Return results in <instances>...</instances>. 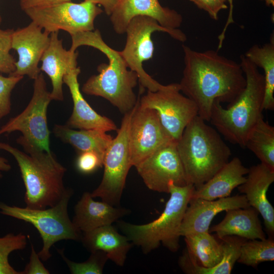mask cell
<instances>
[{"label": "cell", "instance_id": "cb8c5ba5", "mask_svg": "<svg viewBox=\"0 0 274 274\" xmlns=\"http://www.w3.org/2000/svg\"><path fill=\"white\" fill-rule=\"evenodd\" d=\"M258 212L254 208H237L226 211L224 219L212 227L219 238L226 236H237L247 240L264 239L266 235L259 220Z\"/></svg>", "mask_w": 274, "mask_h": 274}, {"label": "cell", "instance_id": "f546056e", "mask_svg": "<svg viewBox=\"0 0 274 274\" xmlns=\"http://www.w3.org/2000/svg\"><path fill=\"white\" fill-rule=\"evenodd\" d=\"M274 260V240L272 237L264 239L246 240L242 244L237 262L256 267L263 262Z\"/></svg>", "mask_w": 274, "mask_h": 274}, {"label": "cell", "instance_id": "ba28073f", "mask_svg": "<svg viewBox=\"0 0 274 274\" xmlns=\"http://www.w3.org/2000/svg\"><path fill=\"white\" fill-rule=\"evenodd\" d=\"M157 31L166 32L180 42H184L187 40L185 33L179 29H169L162 26L151 17L137 16L130 21L127 26L126 44L123 50L120 51L128 68L137 74L142 87L152 92L161 89L165 86L153 79L143 67V62L153 57L154 47L151 35Z\"/></svg>", "mask_w": 274, "mask_h": 274}, {"label": "cell", "instance_id": "2e32d148", "mask_svg": "<svg viewBox=\"0 0 274 274\" xmlns=\"http://www.w3.org/2000/svg\"><path fill=\"white\" fill-rule=\"evenodd\" d=\"M137 16L151 17L169 29H178L183 22L180 13L162 6L158 0H118L110 15L114 29L119 35L125 33L130 21Z\"/></svg>", "mask_w": 274, "mask_h": 274}, {"label": "cell", "instance_id": "7a4b0ae2", "mask_svg": "<svg viewBox=\"0 0 274 274\" xmlns=\"http://www.w3.org/2000/svg\"><path fill=\"white\" fill-rule=\"evenodd\" d=\"M72 44L69 49L76 52L82 46L95 48L108 58L109 64L97 66L98 75L91 76L83 84L82 91L85 94L100 96L109 101L122 114H125L136 105L138 98L133 91L138 80L137 74L130 70L120 51L108 45L98 29L79 32L71 36Z\"/></svg>", "mask_w": 274, "mask_h": 274}, {"label": "cell", "instance_id": "44dd1931", "mask_svg": "<svg viewBox=\"0 0 274 274\" xmlns=\"http://www.w3.org/2000/svg\"><path fill=\"white\" fill-rule=\"evenodd\" d=\"M129 212L125 208L95 201L90 193L85 192L75 206L72 222L82 232H86L112 224Z\"/></svg>", "mask_w": 274, "mask_h": 274}, {"label": "cell", "instance_id": "7402d4cb", "mask_svg": "<svg viewBox=\"0 0 274 274\" xmlns=\"http://www.w3.org/2000/svg\"><path fill=\"white\" fill-rule=\"evenodd\" d=\"M248 172L240 159L234 157L208 181L195 188L191 198L212 200L229 196L235 188L245 182Z\"/></svg>", "mask_w": 274, "mask_h": 274}, {"label": "cell", "instance_id": "5b68a950", "mask_svg": "<svg viewBox=\"0 0 274 274\" xmlns=\"http://www.w3.org/2000/svg\"><path fill=\"white\" fill-rule=\"evenodd\" d=\"M197 115L177 141L187 184L197 188L210 179L228 161L229 147L218 131Z\"/></svg>", "mask_w": 274, "mask_h": 274}, {"label": "cell", "instance_id": "d4e9b609", "mask_svg": "<svg viewBox=\"0 0 274 274\" xmlns=\"http://www.w3.org/2000/svg\"><path fill=\"white\" fill-rule=\"evenodd\" d=\"M186 248L182 255L191 263L205 268L217 265L223 255L222 243L209 232L191 233L184 236Z\"/></svg>", "mask_w": 274, "mask_h": 274}, {"label": "cell", "instance_id": "ffe728a7", "mask_svg": "<svg viewBox=\"0 0 274 274\" xmlns=\"http://www.w3.org/2000/svg\"><path fill=\"white\" fill-rule=\"evenodd\" d=\"M78 55V52H73L64 48L62 40L58 37V31L50 34L49 44L41 59L40 70L51 80L52 100H63V79L71 69L77 66Z\"/></svg>", "mask_w": 274, "mask_h": 274}, {"label": "cell", "instance_id": "ab89813d", "mask_svg": "<svg viewBox=\"0 0 274 274\" xmlns=\"http://www.w3.org/2000/svg\"><path fill=\"white\" fill-rule=\"evenodd\" d=\"M222 1L224 3H226V2H228L230 5V9H229V15H228V17L226 23L225 25V26L222 32L218 37L219 41L221 43L223 42L224 40L225 32L226 31V29H227L228 25L234 22V21L233 20V17H232V11H233L232 1L233 0H222Z\"/></svg>", "mask_w": 274, "mask_h": 274}, {"label": "cell", "instance_id": "5bb4252c", "mask_svg": "<svg viewBox=\"0 0 274 274\" xmlns=\"http://www.w3.org/2000/svg\"><path fill=\"white\" fill-rule=\"evenodd\" d=\"M176 144V141H172L135 166L149 189L168 193V185L171 182L180 186L187 185Z\"/></svg>", "mask_w": 274, "mask_h": 274}, {"label": "cell", "instance_id": "484cf974", "mask_svg": "<svg viewBox=\"0 0 274 274\" xmlns=\"http://www.w3.org/2000/svg\"><path fill=\"white\" fill-rule=\"evenodd\" d=\"M54 135L62 142L68 143L80 153L92 151L102 159L105 152L113 138L104 131L98 129L71 128L65 125L55 124L53 129Z\"/></svg>", "mask_w": 274, "mask_h": 274}, {"label": "cell", "instance_id": "3957f363", "mask_svg": "<svg viewBox=\"0 0 274 274\" xmlns=\"http://www.w3.org/2000/svg\"><path fill=\"white\" fill-rule=\"evenodd\" d=\"M17 142L25 152L2 142L0 150L12 155L18 163L25 187L26 207L45 209L54 206L66 189L63 181L66 168L51 152H46L20 136Z\"/></svg>", "mask_w": 274, "mask_h": 274}, {"label": "cell", "instance_id": "9c48e42d", "mask_svg": "<svg viewBox=\"0 0 274 274\" xmlns=\"http://www.w3.org/2000/svg\"><path fill=\"white\" fill-rule=\"evenodd\" d=\"M133 110L124 114L117 134L105 152L102 180L91 193L93 198H100L102 201L115 207L120 204L126 177L132 166L129 130Z\"/></svg>", "mask_w": 274, "mask_h": 274}, {"label": "cell", "instance_id": "1f68e13d", "mask_svg": "<svg viewBox=\"0 0 274 274\" xmlns=\"http://www.w3.org/2000/svg\"><path fill=\"white\" fill-rule=\"evenodd\" d=\"M27 245L25 235L9 233L0 237V274H21L11 266L8 256L14 251L22 250Z\"/></svg>", "mask_w": 274, "mask_h": 274}, {"label": "cell", "instance_id": "b9f144b4", "mask_svg": "<svg viewBox=\"0 0 274 274\" xmlns=\"http://www.w3.org/2000/svg\"><path fill=\"white\" fill-rule=\"evenodd\" d=\"M264 1L267 6H274V0H261Z\"/></svg>", "mask_w": 274, "mask_h": 274}, {"label": "cell", "instance_id": "ac0fdd59", "mask_svg": "<svg viewBox=\"0 0 274 274\" xmlns=\"http://www.w3.org/2000/svg\"><path fill=\"white\" fill-rule=\"evenodd\" d=\"M245 182L237 187L244 194L250 207L261 215L265 229L273 238L274 234V209L267 197L270 185L274 182V170L260 163L249 168Z\"/></svg>", "mask_w": 274, "mask_h": 274}, {"label": "cell", "instance_id": "8d00e7d4", "mask_svg": "<svg viewBox=\"0 0 274 274\" xmlns=\"http://www.w3.org/2000/svg\"><path fill=\"white\" fill-rule=\"evenodd\" d=\"M38 253L36 252L31 245V253L29 262L23 270L20 271L21 274H49V271L44 266L40 260Z\"/></svg>", "mask_w": 274, "mask_h": 274}, {"label": "cell", "instance_id": "e0dca14e", "mask_svg": "<svg viewBox=\"0 0 274 274\" xmlns=\"http://www.w3.org/2000/svg\"><path fill=\"white\" fill-rule=\"evenodd\" d=\"M249 207L244 194L212 200L191 198L180 227V235L184 236L191 233L209 232L211 222L218 213Z\"/></svg>", "mask_w": 274, "mask_h": 274}, {"label": "cell", "instance_id": "d6986e66", "mask_svg": "<svg viewBox=\"0 0 274 274\" xmlns=\"http://www.w3.org/2000/svg\"><path fill=\"white\" fill-rule=\"evenodd\" d=\"M79 67L71 69L63 77V83L68 87L73 101L72 114L66 125L73 129H98L105 132L118 130L114 122L95 111L83 97L79 87Z\"/></svg>", "mask_w": 274, "mask_h": 274}, {"label": "cell", "instance_id": "4dcf8cb0", "mask_svg": "<svg viewBox=\"0 0 274 274\" xmlns=\"http://www.w3.org/2000/svg\"><path fill=\"white\" fill-rule=\"evenodd\" d=\"M72 274H101L108 259L107 254L101 251L91 252L89 258L83 262L69 260L64 254L63 249H57Z\"/></svg>", "mask_w": 274, "mask_h": 274}, {"label": "cell", "instance_id": "4316f807", "mask_svg": "<svg viewBox=\"0 0 274 274\" xmlns=\"http://www.w3.org/2000/svg\"><path fill=\"white\" fill-rule=\"evenodd\" d=\"M250 61L264 71L265 92L263 110L274 109V36L262 46L254 45L244 55Z\"/></svg>", "mask_w": 274, "mask_h": 274}, {"label": "cell", "instance_id": "9a60e30c", "mask_svg": "<svg viewBox=\"0 0 274 274\" xmlns=\"http://www.w3.org/2000/svg\"><path fill=\"white\" fill-rule=\"evenodd\" d=\"M50 34L31 21L13 31L12 49L17 53L15 71L10 75L27 76L35 80L41 73L39 62L50 42Z\"/></svg>", "mask_w": 274, "mask_h": 274}, {"label": "cell", "instance_id": "d590c367", "mask_svg": "<svg viewBox=\"0 0 274 274\" xmlns=\"http://www.w3.org/2000/svg\"><path fill=\"white\" fill-rule=\"evenodd\" d=\"M197 8L206 12L210 17L217 20L220 11L226 9L228 7L225 3L222 0H189Z\"/></svg>", "mask_w": 274, "mask_h": 274}, {"label": "cell", "instance_id": "7c38bea8", "mask_svg": "<svg viewBox=\"0 0 274 274\" xmlns=\"http://www.w3.org/2000/svg\"><path fill=\"white\" fill-rule=\"evenodd\" d=\"M139 105L155 110L172 139L180 138L186 126L198 115L195 103L180 91L179 83H172L156 91L148 90L139 99Z\"/></svg>", "mask_w": 274, "mask_h": 274}, {"label": "cell", "instance_id": "83f0119b", "mask_svg": "<svg viewBox=\"0 0 274 274\" xmlns=\"http://www.w3.org/2000/svg\"><path fill=\"white\" fill-rule=\"evenodd\" d=\"M223 250V258L217 265L205 268L191 263L182 255L178 263L182 271L188 274H230L240 254L243 243L247 240L234 235L226 236L221 238Z\"/></svg>", "mask_w": 274, "mask_h": 274}, {"label": "cell", "instance_id": "52a82bcc", "mask_svg": "<svg viewBox=\"0 0 274 274\" xmlns=\"http://www.w3.org/2000/svg\"><path fill=\"white\" fill-rule=\"evenodd\" d=\"M73 191L66 188L62 198L54 206L45 209H33L8 206L0 202V212L5 215L23 220L33 225L43 241V247L38 253L43 261L49 260L50 249L61 240L81 241L82 233L69 218L68 204Z\"/></svg>", "mask_w": 274, "mask_h": 274}, {"label": "cell", "instance_id": "60d3db41", "mask_svg": "<svg viewBox=\"0 0 274 274\" xmlns=\"http://www.w3.org/2000/svg\"><path fill=\"white\" fill-rule=\"evenodd\" d=\"M11 168V165L8 163V160L3 157H0V171L8 172ZM2 175L0 173V179Z\"/></svg>", "mask_w": 274, "mask_h": 274}, {"label": "cell", "instance_id": "836d02e7", "mask_svg": "<svg viewBox=\"0 0 274 274\" xmlns=\"http://www.w3.org/2000/svg\"><path fill=\"white\" fill-rule=\"evenodd\" d=\"M23 78V76L5 77L0 75V120L10 113L11 92Z\"/></svg>", "mask_w": 274, "mask_h": 274}, {"label": "cell", "instance_id": "603a6c76", "mask_svg": "<svg viewBox=\"0 0 274 274\" xmlns=\"http://www.w3.org/2000/svg\"><path fill=\"white\" fill-rule=\"evenodd\" d=\"M81 241L87 250L105 252L109 260L119 266L124 265L127 253L133 245L127 237L119 233L112 224L83 232Z\"/></svg>", "mask_w": 274, "mask_h": 274}, {"label": "cell", "instance_id": "30bf717a", "mask_svg": "<svg viewBox=\"0 0 274 274\" xmlns=\"http://www.w3.org/2000/svg\"><path fill=\"white\" fill-rule=\"evenodd\" d=\"M24 11L31 21L44 31L51 33L62 30L70 36L94 30V20L102 13L97 4L89 0L30 8Z\"/></svg>", "mask_w": 274, "mask_h": 274}, {"label": "cell", "instance_id": "4fadbf2b", "mask_svg": "<svg viewBox=\"0 0 274 274\" xmlns=\"http://www.w3.org/2000/svg\"><path fill=\"white\" fill-rule=\"evenodd\" d=\"M174 141L162 125L156 111L141 106L138 98L133 110L129 130L132 166L135 167L159 148Z\"/></svg>", "mask_w": 274, "mask_h": 274}, {"label": "cell", "instance_id": "8992f818", "mask_svg": "<svg viewBox=\"0 0 274 274\" xmlns=\"http://www.w3.org/2000/svg\"><path fill=\"white\" fill-rule=\"evenodd\" d=\"M170 197L158 218L151 222L137 225L122 221L118 226L128 239L145 254L158 248L161 244L172 252L180 248V227L195 187L168 184Z\"/></svg>", "mask_w": 274, "mask_h": 274}, {"label": "cell", "instance_id": "d6a6232c", "mask_svg": "<svg viewBox=\"0 0 274 274\" xmlns=\"http://www.w3.org/2000/svg\"><path fill=\"white\" fill-rule=\"evenodd\" d=\"M14 30L0 28V72L11 75L15 71L16 60L11 54L12 36Z\"/></svg>", "mask_w": 274, "mask_h": 274}, {"label": "cell", "instance_id": "6da1fadb", "mask_svg": "<svg viewBox=\"0 0 274 274\" xmlns=\"http://www.w3.org/2000/svg\"><path fill=\"white\" fill-rule=\"evenodd\" d=\"M182 48L185 66L180 91L195 103L198 115L209 122L215 101L230 103L245 88L244 73L240 63L218 51H197L184 44Z\"/></svg>", "mask_w": 274, "mask_h": 274}, {"label": "cell", "instance_id": "f35d334b", "mask_svg": "<svg viewBox=\"0 0 274 274\" xmlns=\"http://www.w3.org/2000/svg\"><path fill=\"white\" fill-rule=\"evenodd\" d=\"M101 6L107 15L110 16L115 8L118 0H89Z\"/></svg>", "mask_w": 274, "mask_h": 274}, {"label": "cell", "instance_id": "74e56055", "mask_svg": "<svg viewBox=\"0 0 274 274\" xmlns=\"http://www.w3.org/2000/svg\"><path fill=\"white\" fill-rule=\"evenodd\" d=\"M72 0H20V6L23 11L33 7L51 6Z\"/></svg>", "mask_w": 274, "mask_h": 274}, {"label": "cell", "instance_id": "8fae6325", "mask_svg": "<svg viewBox=\"0 0 274 274\" xmlns=\"http://www.w3.org/2000/svg\"><path fill=\"white\" fill-rule=\"evenodd\" d=\"M52 100L44 75L41 73L34 80L31 99L24 110L0 128V135L20 131L21 138L48 152L50 131L47 124L48 106Z\"/></svg>", "mask_w": 274, "mask_h": 274}, {"label": "cell", "instance_id": "277c9868", "mask_svg": "<svg viewBox=\"0 0 274 274\" xmlns=\"http://www.w3.org/2000/svg\"><path fill=\"white\" fill-rule=\"evenodd\" d=\"M246 85L237 97L226 108L216 100L213 104L210 123L229 142L245 148L247 137L263 117L265 92L264 75L244 55L240 56Z\"/></svg>", "mask_w": 274, "mask_h": 274}, {"label": "cell", "instance_id": "7bdbcfd3", "mask_svg": "<svg viewBox=\"0 0 274 274\" xmlns=\"http://www.w3.org/2000/svg\"><path fill=\"white\" fill-rule=\"evenodd\" d=\"M1 22H2V17L0 14V24L1 23Z\"/></svg>", "mask_w": 274, "mask_h": 274}, {"label": "cell", "instance_id": "f1b7e54d", "mask_svg": "<svg viewBox=\"0 0 274 274\" xmlns=\"http://www.w3.org/2000/svg\"><path fill=\"white\" fill-rule=\"evenodd\" d=\"M245 148L251 151L260 160L274 170V127L260 118L249 132Z\"/></svg>", "mask_w": 274, "mask_h": 274}, {"label": "cell", "instance_id": "e575fe53", "mask_svg": "<svg viewBox=\"0 0 274 274\" xmlns=\"http://www.w3.org/2000/svg\"><path fill=\"white\" fill-rule=\"evenodd\" d=\"M78 169L89 174L103 166V159L95 152L87 151L80 153L76 162Z\"/></svg>", "mask_w": 274, "mask_h": 274}]
</instances>
